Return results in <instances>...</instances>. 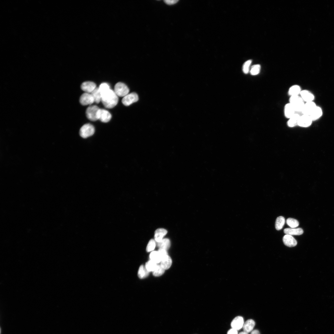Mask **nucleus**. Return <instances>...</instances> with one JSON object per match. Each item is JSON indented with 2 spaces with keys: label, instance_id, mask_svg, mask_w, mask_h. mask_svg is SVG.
Listing matches in <instances>:
<instances>
[{
  "label": "nucleus",
  "instance_id": "obj_1",
  "mask_svg": "<svg viewBox=\"0 0 334 334\" xmlns=\"http://www.w3.org/2000/svg\"><path fill=\"white\" fill-rule=\"evenodd\" d=\"M101 101L103 105L106 108H112L118 103V96L114 91L110 89L101 94Z\"/></svg>",
  "mask_w": 334,
  "mask_h": 334
},
{
  "label": "nucleus",
  "instance_id": "obj_2",
  "mask_svg": "<svg viewBox=\"0 0 334 334\" xmlns=\"http://www.w3.org/2000/svg\"><path fill=\"white\" fill-rule=\"evenodd\" d=\"M289 103L292 105L295 112H302L305 104L304 101L299 96H290Z\"/></svg>",
  "mask_w": 334,
  "mask_h": 334
},
{
  "label": "nucleus",
  "instance_id": "obj_3",
  "mask_svg": "<svg viewBox=\"0 0 334 334\" xmlns=\"http://www.w3.org/2000/svg\"><path fill=\"white\" fill-rule=\"evenodd\" d=\"M94 132V126L90 123H87L84 124L80 128L79 135L83 138H86L92 135Z\"/></svg>",
  "mask_w": 334,
  "mask_h": 334
},
{
  "label": "nucleus",
  "instance_id": "obj_4",
  "mask_svg": "<svg viewBox=\"0 0 334 334\" xmlns=\"http://www.w3.org/2000/svg\"><path fill=\"white\" fill-rule=\"evenodd\" d=\"M114 91L118 96L124 97L129 94V89L125 84L119 82L115 85Z\"/></svg>",
  "mask_w": 334,
  "mask_h": 334
},
{
  "label": "nucleus",
  "instance_id": "obj_5",
  "mask_svg": "<svg viewBox=\"0 0 334 334\" xmlns=\"http://www.w3.org/2000/svg\"><path fill=\"white\" fill-rule=\"evenodd\" d=\"M99 109V107L96 105H91L88 107L86 111L87 118L92 121L97 120V114Z\"/></svg>",
  "mask_w": 334,
  "mask_h": 334
},
{
  "label": "nucleus",
  "instance_id": "obj_6",
  "mask_svg": "<svg viewBox=\"0 0 334 334\" xmlns=\"http://www.w3.org/2000/svg\"><path fill=\"white\" fill-rule=\"evenodd\" d=\"M138 99V95L135 93L132 92L124 96L122 100V102L125 106H128L137 102Z\"/></svg>",
  "mask_w": 334,
  "mask_h": 334
},
{
  "label": "nucleus",
  "instance_id": "obj_7",
  "mask_svg": "<svg viewBox=\"0 0 334 334\" xmlns=\"http://www.w3.org/2000/svg\"><path fill=\"white\" fill-rule=\"evenodd\" d=\"M97 118L101 122H107L111 119L112 116L111 113L107 110L99 109L97 114Z\"/></svg>",
  "mask_w": 334,
  "mask_h": 334
},
{
  "label": "nucleus",
  "instance_id": "obj_8",
  "mask_svg": "<svg viewBox=\"0 0 334 334\" xmlns=\"http://www.w3.org/2000/svg\"><path fill=\"white\" fill-rule=\"evenodd\" d=\"M79 102L82 105H86L92 104L94 102V101L91 94L85 92L80 96Z\"/></svg>",
  "mask_w": 334,
  "mask_h": 334
},
{
  "label": "nucleus",
  "instance_id": "obj_9",
  "mask_svg": "<svg viewBox=\"0 0 334 334\" xmlns=\"http://www.w3.org/2000/svg\"><path fill=\"white\" fill-rule=\"evenodd\" d=\"M312 120L309 115L303 114L300 116L298 122V125L300 126L307 127L311 124Z\"/></svg>",
  "mask_w": 334,
  "mask_h": 334
},
{
  "label": "nucleus",
  "instance_id": "obj_10",
  "mask_svg": "<svg viewBox=\"0 0 334 334\" xmlns=\"http://www.w3.org/2000/svg\"><path fill=\"white\" fill-rule=\"evenodd\" d=\"M317 106L313 102H309L305 103L302 112L303 114L310 116Z\"/></svg>",
  "mask_w": 334,
  "mask_h": 334
},
{
  "label": "nucleus",
  "instance_id": "obj_11",
  "mask_svg": "<svg viewBox=\"0 0 334 334\" xmlns=\"http://www.w3.org/2000/svg\"><path fill=\"white\" fill-rule=\"evenodd\" d=\"M244 323L243 317L241 316H238L233 320L231 323V326L232 328L238 330L242 328Z\"/></svg>",
  "mask_w": 334,
  "mask_h": 334
},
{
  "label": "nucleus",
  "instance_id": "obj_12",
  "mask_svg": "<svg viewBox=\"0 0 334 334\" xmlns=\"http://www.w3.org/2000/svg\"><path fill=\"white\" fill-rule=\"evenodd\" d=\"M81 88L86 93H91L96 88V84L92 82L86 81L83 82L81 85Z\"/></svg>",
  "mask_w": 334,
  "mask_h": 334
},
{
  "label": "nucleus",
  "instance_id": "obj_13",
  "mask_svg": "<svg viewBox=\"0 0 334 334\" xmlns=\"http://www.w3.org/2000/svg\"><path fill=\"white\" fill-rule=\"evenodd\" d=\"M283 241L285 245L289 247L295 246L297 244V241L293 237L289 234H286L283 237Z\"/></svg>",
  "mask_w": 334,
  "mask_h": 334
},
{
  "label": "nucleus",
  "instance_id": "obj_14",
  "mask_svg": "<svg viewBox=\"0 0 334 334\" xmlns=\"http://www.w3.org/2000/svg\"><path fill=\"white\" fill-rule=\"evenodd\" d=\"M300 94L303 101L306 102L312 101L314 98V95L307 90L301 91Z\"/></svg>",
  "mask_w": 334,
  "mask_h": 334
},
{
  "label": "nucleus",
  "instance_id": "obj_15",
  "mask_svg": "<svg viewBox=\"0 0 334 334\" xmlns=\"http://www.w3.org/2000/svg\"><path fill=\"white\" fill-rule=\"evenodd\" d=\"M167 233L166 230L163 228H159L156 229L155 232L154 234L155 241L157 242L161 241Z\"/></svg>",
  "mask_w": 334,
  "mask_h": 334
},
{
  "label": "nucleus",
  "instance_id": "obj_16",
  "mask_svg": "<svg viewBox=\"0 0 334 334\" xmlns=\"http://www.w3.org/2000/svg\"><path fill=\"white\" fill-rule=\"evenodd\" d=\"M284 113L285 117L289 119L295 113V111L292 106L289 103L286 104L284 107Z\"/></svg>",
  "mask_w": 334,
  "mask_h": 334
},
{
  "label": "nucleus",
  "instance_id": "obj_17",
  "mask_svg": "<svg viewBox=\"0 0 334 334\" xmlns=\"http://www.w3.org/2000/svg\"><path fill=\"white\" fill-rule=\"evenodd\" d=\"M255 325V323L254 320L249 319L244 323L242 328L243 331L247 333H249L252 331Z\"/></svg>",
  "mask_w": 334,
  "mask_h": 334
},
{
  "label": "nucleus",
  "instance_id": "obj_18",
  "mask_svg": "<svg viewBox=\"0 0 334 334\" xmlns=\"http://www.w3.org/2000/svg\"><path fill=\"white\" fill-rule=\"evenodd\" d=\"M285 233L290 235H300L303 233V229L301 228H287L284 230Z\"/></svg>",
  "mask_w": 334,
  "mask_h": 334
},
{
  "label": "nucleus",
  "instance_id": "obj_19",
  "mask_svg": "<svg viewBox=\"0 0 334 334\" xmlns=\"http://www.w3.org/2000/svg\"><path fill=\"white\" fill-rule=\"evenodd\" d=\"M160 263L161 267L165 270H167L171 266L172 260L171 258L168 255L162 259Z\"/></svg>",
  "mask_w": 334,
  "mask_h": 334
},
{
  "label": "nucleus",
  "instance_id": "obj_20",
  "mask_svg": "<svg viewBox=\"0 0 334 334\" xmlns=\"http://www.w3.org/2000/svg\"><path fill=\"white\" fill-rule=\"evenodd\" d=\"M301 91V88L299 86L294 85L289 88L288 93L290 96H297L300 94Z\"/></svg>",
  "mask_w": 334,
  "mask_h": 334
},
{
  "label": "nucleus",
  "instance_id": "obj_21",
  "mask_svg": "<svg viewBox=\"0 0 334 334\" xmlns=\"http://www.w3.org/2000/svg\"><path fill=\"white\" fill-rule=\"evenodd\" d=\"M300 115L295 113L292 117L290 118L287 122V125L290 127H294L298 125V122Z\"/></svg>",
  "mask_w": 334,
  "mask_h": 334
},
{
  "label": "nucleus",
  "instance_id": "obj_22",
  "mask_svg": "<svg viewBox=\"0 0 334 334\" xmlns=\"http://www.w3.org/2000/svg\"><path fill=\"white\" fill-rule=\"evenodd\" d=\"M322 113L321 109L320 107L316 106L310 116L312 121H315L319 118L322 115Z\"/></svg>",
  "mask_w": 334,
  "mask_h": 334
},
{
  "label": "nucleus",
  "instance_id": "obj_23",
  "mask_svg": "<svg viewBox=\"0 0 334 334\" xmlns=\"http://www.w3.org/2000/svg\"><path fill=\"white\" fill-rule=\"evenodd\" d=\"M157 246L161 248L168 250L170 247V242L168 238H164L160 242H157Z\"/></svg>",
  "mask_w": 334,
  "mask_h": 334
},
{
  "label": "nucleus",
  "instance_id": "obj_24",
  "mask_svg": "<svg viewBox=\"0 0 334 334\" xmlns=\"http://www.w3.org/2000/svg\"><path fill=\"white\" fill-rule=\"evenodd\" d=\"M149 272L147 270L145 267L143 265H141L139 268L138 275L140 278L143 279L146 278L148 275Z\"/></svg>",
  "mask_w": 334,
  "mask_h": 334
},
{
  "label": "nucleus",
  "instance_id": "obj_25",
  "mask_svg": "<svg viewBox=\"0 0 334 334\" xmlns=\"http://www.w3.org/2000/svg\"><path fill=\"white\" fill-rule=\"evenodd\" d=\"M285 222V219L284 217L280 216L277 217L275 224L276 229L278 230L281 229L284 226Z\"/></svg>",
  "mask_w": 334,
  "mask_h": 334
},
{
  "label": "nucleus",
  "instance_id": "obj_26",
  "mask_svg": "<svg viewBox=\"0 0 334 334\" xmlns=\"http://www.w3.org/2000/svg\"><path fill=\"white\" fill-rule=\"evenodd\" d=\"M91 94L93 97L94 102L98 104L101 101V96L98 88L96 87Z\"/></svg>",
  "mask_w": 334,
  "mask_h": 334
},
{
  "label": "nucleus",
  "instance_id": "obj_27",
  "mask_svg": "<svg viewBox=\"0 0 334 334\" xmlns=\"http://www.w3.org/2000/svg\"><path fill=\"white\" fill-rule=\"evenodd\" d=\"M151 260L157 263L161 262V259L158 251H152L150 254Z\"/></svg>",
  "mask_w": 334,
  "mask_h": 334
},
{
  "label": "nucleus",
  "instance_id": "obj_28",
  "mask_svg": "<svg viewBox=\"0 0 334 334\" xmlns=\"http://www.w3.org/2000/svg\"><path fill=\"white\" fill-rule=\"evenodd\" d=\"M157 265V263L150 260L146 263L145 267L149 272H153L156 268Z\"/></svg>",
  "mask_w": 334,
  "mask_h": 334
},
{
  "label": "nucleus",
  "instance_id": "obj_29",
  "mask_svg": "<svg viewBox=\"0 0 334 334\" xmlns=\"http://www.w3.org/2000/svg\"><path fill=\"white\" fill-rule=\"evenodd\" d=\"M261 66L259 64H256L252 66L251 67L250 72L252 75H258L260 72Z\"/></svg>",
  "mask_w": 334,
  "mask_h": 334
},
{
  "label": "nucleus",
  "instance_id": "obj_30",
  "mask_svg": "<svg viewBox=\"0 0 334 334\" xmlns=\"http://www.w3.org/2000/svg\"><path fill=\"white\" fill-rule=\"evenodd\" d=\"M286 222L287 225L292 228L298 227L299 225L298 221L297 220L293 218H288Z\"/></svg>",
  "mask_w": 334,
  "mask_h": 334
},
{
  "label": "nucleus",
  "instance_id": "obj_31",
  "mask_svg": "<svg viewBox=\"0 0 334 334\" xmlns=\"http://www.w3.org/2000/svg\"><path fill=\"white\" fill-rule=\"evenodd\" d=\"M165 270L160 264H157L156 268L152 272L153 275L155 276H160L164 273Z\"/></svg>",
  "mask_w": 334,
  "mask_h": 334
},
{
  "label": "nucleus",
  "instance_id": "obj_32",
  "mask_svg": "<svg viewBox=\"0 0 334 334\" xmlns=\"http://www.w3.org/2000/svg\"><path fill=\"white\" fill-rule=\"evenodd\" d=\"M252 62L251 60L246 61L242 66V71L245 74H248L250 71V66Z\"/></svg>",
  "mask_w": 334,
  "mask_h": 334
},
{
  "label": "nucleus",
  "instance_id": "obj_33",
  "mask_svg": "<svg viewBox=\"0 0 334 334\" xmlns=\"http://www.w3.org/2000/svg\"><path fill=\"white\" fill-rule=\"evenodd\" d=\"M156 246V243L155 241L151 239L149 241L146 247V251L150 252L153 250Z\"/></svg>",
  "mask_w": 334,
  "mask_h": 334
},
{
  "label": "nucleus",
  "instance_id": "obj_34",
  "mask_svg": "<svg viewBox=\"0 0 334 334\" xmlns=\"http://www.w3.org/2000/svg\"><path fill=\"white\" fill-rule=\"evenodd\" d=\"M98 88L101 95L104 92L110 89L109 85L105 83L101 84Z\"/></svg>",
  "mask_w": 334,
  "mask_h": 334
},
{
  "label": "nucleus",
  "instance_id": "obj_35",
  "mask_svg": "<svg viewBox=\"0 0 334 334\" xmlns=\"http://www.w3.org/2000/svg\"><path fill=\"white\" fill-rule=\"evenodd\" d=\"M158 252L160 255L161 259L168 255L167 250L164 249L159 248Z\"/></svg>",
  "mask_w": 334,
  "mask_h": 334
},
{
  "label": "nucleus",
  "instance_id": "obj_36",
  "mask_svg": "<svg viewBox=\"0 0 334 334\" xmlns=\"http://www.w3.org/2000/svg\"><path fill=\"white\" fill-rule=\"evenodd\" d=\"M178 0H165L164 2L167 4L171 5L174 4L176 3Z\"/></svg>",
  "mask_w": 334,
  "mask_h": 334
},
{
  "label": "nucleus",
  "instance_id": "obj_37",
  "mask_svg": "<svg viewBox=\"0 0 334 334\" xmlns=\"http://www.w3.org/2000/svg\"><path fill=\"white\" fill-rule=\"evenodd\" d=\"M237 331V330L232 328L228 331L227 334H238Z\"/></svg>",
  "mask_w": 334,
  "mask_h": 334
},
{
  "label": "nucleus",
  "instance_id": "obj_38",
  "mask_svg": "<svg viewBox=\"0 0 334 334\" xmlns=\"http://www.w3.org/2000/svg\"><path fill=\"white\" fill-rule=\"evenodd\" d=\"M250 334H260L259 331L257 330H254L252 331Z\"/></svg>",
  "mask_w": 334,
  "mask_h": 334
},
{
  "label": "nucleus",
  "instance_id": "obj_39",
  "mask_svg": "<svg viewBox=\"0 0 334 334\" xmlns=\"http://www.w3.org/2000/svg\"><path fill=\"white\" fill-rule=\"evenodd\" d=\"M239 334H248V333H247L244 331L242 332L239 333Z\"/></svg>",
  "mask_w": 334,
  "mask_h": 334
}]
</instances>
